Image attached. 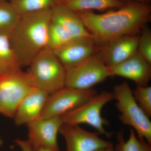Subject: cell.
Returning a JSON list of instances; mask_svg holds the SVG:
<instances>
[{"label":"cell","instance_id":"obj_1","mask_svg":"<svg viewBox=\"0 0 151 151\" xmlns=\"http://www.w3.org/2000/svg\"><path fill=\"white\" fill-rule=\"evenodd\" d=\"M75 12L101 47L116 37L140 33L151 20V7L150 4L131 1L103 14L92 11Z\"/></svg>","mask_w":151,"mask_h":151},{"label":"cell","instance_id":"obj_27","mask_svg":"<svg viewBox=\"0 0 151 151\" xmlns=\"http://www.w3.org/2000/svg\"><path fill=\"white\" fill-rule=\"evenodd\" d=\"M32 151H53L48 150V149L42 148H39L32 149Z\"/></svg>","mask_w":151,"mask_h":151},{"label":"cell","instance_id":"obj_3","mask_svg":"<svg viewBox=\"0 0 151 151\" xmlns=\"http://www.w3.org/2000/svg\"><path fill=\"white\" fill-rule=\"evenodd\" d=\"M27 73L35 87L50 94L65 86V66L48 47L36 56Z\"/></svg>","mask_w":151,"mask_h":151},{"label":"cell","instance_id":"obj_6","mask_svg":"<svg viewBox=\"0 0 151 151\" xmlns=\"http://www.w3.org/2000/svg\"><path fill=\"white\" fill-rule=\"evenodd\" d=\"M65 70V86L81 90L92 89L111 76L109 67L105 65L100 51Z\"/></svg>","mask_w":151,"mask_h":151},{"label":"cell","instance_id":"obj_2","mask_svg":"<svg viewBox=\"0 0 151 151\" xmlns=\"http://www.w3.org/2000/svg\"><path fill=\"white\" fill-rule=\"evenodd\" d=\"M51 20V9L20 15L16 26L8 37L22 67L29 66L36 56L47 47Z\"/></svg>","mask_w":151,"mask_h":151},{"label":"cell","instance_id":"obj_20","mask_svg":"<svg viewBox=\"0 0 151 151\" xmlns=\"http://www.w3.org/2000/svg\"><path fill=\"white\" fill-rule=\"evenodd\" d=\"M74 38L65 28L51 20L48 29L47 47L49 48L53 51L67 44Z\"/></svg>","mask_w":151,"mask_h":151},{"label":"cell","instance_id":"obj_23","mask_svg":"<svg viewBox=\"0 0 151 151\" xmlns=\"http://www.w3.org/2000/svg\"><path fill=\"white\" fill-rule=\"evenodd\" d=\"M138 51L151 64V32L146 26L143 28L139 36Z\"/></svg>","mask_w":151,"mask_h":151},{"label":"cell","instance_id":"obj_29","mask_svg":"<svg viewBox=\"0 0 151 151\" xmlns=\"http://www.w3.org/2000/svg\"></svg>","mask_w":151,"mask_h":151},{"label":"cell","instance_id":"obj_5","mask_svg":"<svg viewBox=\"0 0 151 151\" xmlns=\"http://www.w3.org/2000/svg\"><path fill=\"white\" fill-rule=\"evenodd\" d=\"M113 92L104 91L94 96L73 110L61 116L63 124L79 125L85 124L90 125L100 134L111 137L113 133L107 132L104 128L109 125L108 120L101 116L103 107L114 100Z\"/></svg>","mask_w":151,"mask_h":151},{"label":"cell","instance_id":"obj_11","mask_svg":"<svg viewBox=\"0 0 151 151\" xmlns=\"http://www.w3.org/2000/svg\"><path fill=\"white\" fill-rule=\"evenodd\" d=\"M100 48L93 37H86L74 38L53 52L66 68L83 62L99 52Z\"/></svg>","mask_w":151,"mask_h":151},{"label":"cell","instance_id":"obj_26","mask_svg":"<svg viewBox=\"0 0 151 151\" xmlns=\"http://www.w3.org/2000/svg\"><path fill=\"white\" fill-rule=\"evenodd\" d=\"M97 151H115L114 150V146L109 147L106 148L101 149Z\"/></svg>","mask_w":151,"mask_h":151},{"label":"cell","instance_id":"obj_15","mask_svg":"<svg viewBox=\"0 0 151 151\" xmlns=\"http://www.w3.org/2000/svg\"><path fill=\"white\" fill-rule=\"evenodd\" d=\"M51 10L52 19L65 28L75 38L93 37L74 11L60 3L53 6Z\"/></svg>","mask_w":151,"mask_h":151},{"label":"cell","instance_id":"obj_22","mask_svg":"<svg viewBox=\"0 0 151 151\" xmlns=\"http://www.w3.org/2000/svg\"><path fill=\"white\" fill-rule=\"evenodd\" d=\"M135 101L149 118L151 116V87L137 86L132 90Z\"/></svg>","mask_w":151,"mask_h":151},{"label":"cell","instance_id":"obj_4","mask_svg":"<svg viewBox=\"0 0 151 151\" xmlns=\"http://www.w3.org/2000/svg\"><path fill=\"white\" fill-rule=\"evenodd\" d=\"M113 93L116 108L120 113V122L132 128L138 138L144 139L151 145V121L135 101L128 83L124 81L116 84Z\"/></svg>","mask_w":151,"mask_h":151},{"label":"cell","instance_id":"obj_16","mask_svg":"<svg viewBox=\"0 0 151 151\" xmlns=\"http://www.w3.org/2000/svg\"><path fill=\"white\" fill-rule=\"evenodd\" d=\"M125 3L120 0H61L60 3L74 12H78L118 9Z\"/></svg>","mask_w":151,"mask_h":151},{"label":"cell","instance_id":"obj_19","mask_svg":"<svg viewBox=\"0 0 151 151\" xmlns=\"http://www.w3.org/2000/svg\"><path fill=\"white\" fill-rule=\"evenodd\" d=\"M129 139L125 141L124 132L120 131L116 135L115 151H151V145L144 139H139L132 128L129 129Z\"/></svg>","mask_w":151,"mask_h":151},{"label":"cell","instance_id":"obj_8","mask_svg":"<svg viewBox=\"0 0 151 151\" xmlns=\"http://www.w3.org/2000/svg\"><path fill=\"white\" fill-rule=\"evenodd\" d=\"M97 94L92 88L81 90L65 86L49 95L39 119L62 116Z\"/></svg>","mask_w":151,"mask_h":151},{"label":"cell","instance_id":"obj_10","mask_svg":"<svg viewBox=\"0 0 151 151\" xmlns=\"http://www.w3.org/2000/svg\"><path fill=\"white\" fill-rule=\"evenodd\" d=\"M59 133L65 140L66 151H97L113 146L100 138L98 132H88L79 125L63 123Z\"/></svg>","mask_w":151,"mask_h":151},{"label":"cell","instance_id":"obj_18","mask_svg":"<svg viewBox=\"0 0 151 151\" xmlns=\"http://www.w3.org/2000/svg\"><path fill=\"white\" fill-rule=\"evenodd\" d=\"M20 14L9 0H0V35L8 36L15 27Z\"/></svg>","mask_w":151,"mask_h":151},{"label":"cell","instance_id":"obj_12","mask_svg":"<svg viewBox=\"0 0 151 151\" xmlns=\"http://www.w3.org/2000/svg\"><path fill=\"white\" fill-rule=\"evenodd\" d=\"M109 68L111 76L128 78L137 86H147L151 80V64L138 51L123 62Z\"/></svg>","mask_w":151,"mask_h":151},{"label":"cell","instance_id":"obj_9","mask_svg":"<svg viewBox=\"0 0 151 151\" xmlns=\"http://www.w3.org/2000/svg\"><path fill=\"white\" fill-rule=\"evenodd\" d=\"M63 122L61 116L38 119L27 124L28 139L32 149L59 151L58 134Z\"/></svg>","mask_w":151,"mask_h":151},{"label":"cell","instance_id":"obj_24","mask_svg":"<svg viewBox=\"0 0 151 151\" xmlns=\"http://www.w3.org/2000/svg\"><path fill=\"white\" fill-rule=\"evenodd\" d=\"M15 142L19 147L22 151H32V147L27 140H23L19 139H17L15 140Z\"/></svg>","mask_w":151,"mask_h":151},{"label":"cell","instance_id":"obj_28","mask_svg":"<svg viewBox=\"0 0 151 151\" xmlns=\"http://www.w3.org/2000/svg\"><path fill=\"white\" fill-rule=\"evenodd\" d=\"M3 143H4V142H3V140L0 137V147L2 145Z\"/></svg>","mask_w":151,"mask_h":151},{"label":"cell","instance_id":"obj_21","mask_svg":"<svg viewBox=\"0 0 151 151\" xmlns=\"http://www.w3.org/2000/svg\"><path fill=\"white\" fill-rule=\"evenodd\" d=\"M19 14L51 9L61 0H9Z\"/></svg>","mask_w":151,"mask_h":151},{"label":"cell","instance_id":"obj_17","mask_svg":"<svg viewBox=\"0 0 151 151\" xmlns=\"http://www.w3.org/2000/svg\"><path fill=\"white\" fill-rule=\"evenodd\" d=\"M15 55L8 37L0 35V75L22 70Z\"/></svg>","mask_w":151,"mask_h":151},{"label":"cell","instance_id":"obj_14","mask_svg":"<svg viewBox=\"0 0 151 151\" xmlns=\"http://www.w3.org/2000/svg\"><path fill=\"white\" fill-rule=\"evenodd\" d=\"M38 88H33L27 93L19 103L13 117L17 126L27 125L40 118L49 96Z\"/></svg>","mask_w":151,"mask_h":151},{"label":"cell","instance_id":"obj_25","mask_svg":"<svg viewBox=\"0 0 151 151\" xmlns=\"http://www.w3.org/2000/svg\"><path fill=\"white\" fill-rule=\"evenodd\" d=\"M124 2H139L144 3V4H150V2L151 0H120Z\"/></svg>","mask_w":151,"mask_h":151},{"label":"cell","instance_id":"obj_13","mask_svg":"<svg viewBox=\"0 0 151 151\" xmlns=\"http://www.w3.org/2000/svg\"><path fill=\"white\" fill-rule=\"evenodd\" d=\"M139 36H122L101 46L100 52L105 65L108 67L117 65L137 52Z\"/></svg>","mask_w":151,"mask_h":151},{"label":"cell","instance_id":"obj_7","mask_svg":"<svg viewBox=\"0 0 151 151\" xmlns=\"http://www.w3.org/2000/svg\"><path fill=\"white\" fill-rule=\"evenodd\" d=\"M34 88L29 76L22 70L0 75V114L13 118L22 99Z\"/></svg>","mask_w":151,"mask_h":151}]
</instances>
